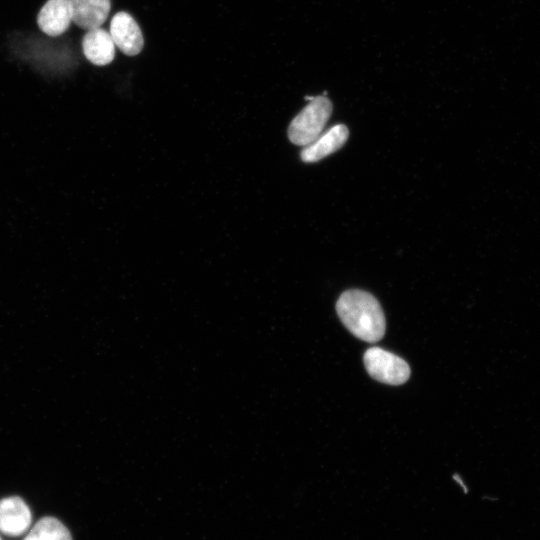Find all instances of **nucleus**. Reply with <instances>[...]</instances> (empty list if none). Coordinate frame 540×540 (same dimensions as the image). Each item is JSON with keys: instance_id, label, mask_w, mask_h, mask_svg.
<instances>
[{"instance_id": "nucleus-10", "label": "nucleus", "mask_w": 540, "mask_h": 540, "mask_svg": "<svg viewBox=\"0 0 540 540\" xmlns=\"http://www.w3.org/2000/svg\"><path fill=\"white\" fill-rule=\"evenodd\" d=\"M28 535L36 540H72L66 526L54 517L40 519Z\"/></svg>"}, {"instance_id": "nucleus-2", "label": "nucleus", "mask_w": 540, "mask_h": 540, "mask_svg": "<svg viewBox=\"0 0 540 540\" xmlns=\"http://www.w3.org/2000/svg\"><path fill=\"white\" fill-rule=\"evenodd\" d=\"M310 102L292 120L288 136L292 143L307 146L320 134L331 115L332 104L325 96L307 98Z\"/></svg>"}, {"instance_id": "nucleus-3", "label": "nucleus", "mask_w": 540, "mask_h": 540, "mask_svg": "<svg viewBox=\"0 0 540 540\" xmlns=\"http://www.w3.org/2000/svg\"><path fill=\"white\" fill-rule=\"evenodd\" d=\"M363 361L369 375L379 382L400 385L410 377L409 365L402 358L382 348H369Z\"/></svg>"}, {"instance_id": "nucleus-11", "label": "nucleus", "mask_w": 540, "mask_h": 540, "mask_svg": "<svg viewBox=\"0 0 540 540\" xmlns=\"http://www.w3.org/2000/svg\"><path fill=\"white\" fill-rule=\"evenodd\" d=\"M0 540H1V538H0Z\"/></svg>"}, {"instance_id": "nucleus-7", "label": "nucleus", "mask_w": 540, "mask_h": 540, "mask_svg": "<svg viewBox=\"0 0 540 540\" xmlns=\"http://www.w3.org/2000/svg\"><path fill=\"white\" fill-rule=\"evenodd\" d=\"M349 135L347 127L338 124L331 127L325 133L320 134L312 143L305 146L301 152L304 162H316L340 149Z\"/></svg>"}, {"instance_id": "nucleus-4", "label": "nucleus", "mask_w": 540, "mask_h": 540, "mask_svg": "<svg viewBox=\"0 0 540 540\" xmlns=\"http://www.w3.org/2000/svg\"><path fill=\"white\" fill-rule=\"evenodd\" d=\"M110 35L125 55L135 56L143 48V35L134 18L127 12L116 13L110 23Z\"/></svg>"}, {"instance_id": "nucleus-1", "label": "nucleus", "mask_w": 540, "mask_h": 540, "mask_svg": "<svg viewBox=\"0 0 540 540\" xmlns=\"http://www.w3.org/2000/svg\"><path fill=\"white\" fill-rule=\"evenodd\" d=\"M336 311L342 323L357 338L374 343L384 336V313L372 294L358 289L347 290L339 297Z\"/></svg>"}, {"instance_id": "nucleus-6", "label": "nucleus", "mask_w": 540, "mask_h": 540, "mask_svg": "<svg viewBox=\"0 0 540 540\" xmlns=\"http://www.w3.org/2000/svg\"><path fill=\"white\" fill-rule=\"evenodd\" d=\"M72 22L70 0H48L37 16L39 28L45 34L55 37L63 34Z\"/></svg>"}, {"instance_id": "nucleus-9", "label": "nucleus", "mask_w": 540, "mask_h": 540, "mask_svg": "<svg viewBox=\"0 0 540 540\" xmlns=\"http://www.w3.org/2000/svg\"><path fill=\"white\" fill-rule=\"evenodd\" d=\"M72 21L88 31L99 28L107 20L111 8L110 0H70Z\"/></svg>"}, {"instance_id": "nucleus-8", "label": "nucleus", "mask_w": 540, "mask_h": 540, "mask_svg": "<svg viewBox=\"0 0 540 540\" xmlns=\"http://www.w3.org/2000/svg\"><path fill=\"white\" fill-rule=\"evenodd\" d=\"M85 57L94 65L111 63L115 56V44L108 31L101 27L88 30L82 39Z\"/></svg>"}, {"instance_id": "nucleus-5", "label": "nucleus", "mask_w": 540, "mask_h": 540, "mask_svg": "<svg viewBox=\"0 0 540 540\" xmlns=\"http://www.w3.org/2000/svg\"><path fill=\"white\" fill-rule=\"evenodd\" d=\"M31 512L19 497L0 500V532L8 536L24 534L31 526Z\"/></svg>"}]
</instances>
